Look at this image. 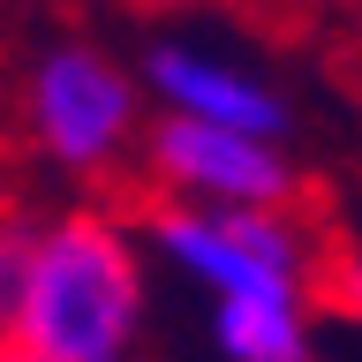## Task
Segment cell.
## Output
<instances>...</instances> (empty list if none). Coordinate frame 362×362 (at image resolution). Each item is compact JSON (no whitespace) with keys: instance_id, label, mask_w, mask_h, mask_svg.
Here are the masks:
<instances>
[{"instance_id":"cell-1","label":"cell","mask_w":362,"mask_h":362,"mask_svg":"<svg viewBox=\"0 0 362 362\" xmlns=\"http://www.w3.org/2000/svg\"><path fill=\"white\" fill-rule=\"evenodd\" d=\"M144 317L151 279L136 257V219L121 204H68L38 219L8 347L38 362H136Z\"/></svg>"},{"instance_id":"cell-2","label":"cell","mask_w":362,"mask_h":362,"mask_svg":"<svg viewBox=\"0 0 362 362\" xmlns=\"http://www.w3.org/2000/svg\"><path fill=\"white\" fill-rule=\"evenodd\" d=\"M136 234L211 302H242V294H310L325 302V242L317 226L294 211H204V204H144Z\"/></svg>"},{"instance_id":"cell-3","label":"cell","mask_w":362,"mask_h":362,"mask_svg":"<svg viewBox=\"0 0 362 362\" xmlns=\"http://www.w3.org/2000/svg\"><path fill=\"white\" fill-rule=\"evenodd\" d=\"M23 129L45 166L106 189L144 151V83L98 45H53L23 83Z\"/></svg>"},{"instance_id":"cell-4","label":"cell","mask_w":362,"mask_h":362,"mask_svg":"<svg viewBox=\"0 0 362 362\" xmlns=\"http://www.w3.org/2000/svg\"><path fill=\"white\" fill-rule=\"evenodd\" d=\"M136 174L158 204H204V211H294L302 204V174L287 144L174 121V113H158L144 129Z\"/></svg>"},{"instance_id":"cell-5","label":"cell","mask_w":362,"mask_h":362,"mask_svg":"<svg viewBox=\"0 0 362 362\" xmlns=\"http://www.w3.org/2000/svg\"><path fill=\"white\" fill-rule=\"evenodd\" d=\"M136 83L158 98V113L174 121H204V129H234V136H272L287 144V90L257 76L249 61L234 53H211V45H189V38H158L144 53V76Z\"/></svg>"},{"instance_id":"cell-6","label":"cell","mask_w":362,"mask_h":362,"mask_svg":"<svg viewBox=\"0 0 362 362\" xmlns=\"http://www.w3.org/2000/svg\"><path fill=\"white\" fill-rule=\"evenodd\" d=\"M219 362H317V302L310 294H242L211 302Z\"/></svg>"},{"instance_id":"cell-7","label":"cell","mask_w":362,"mask_h":362,"mask_svg":"<svg viewBox=\"0 0 362 362\" xmlns=\"http://www.w3.org/2000/svg\"><path fill=\"white\" fill-rule=\"evenodd\" d=\"M325 302H332L347 325H362V249H339V257H325Z\"/></svg>"},{"instance_id":"cell-8","label":"cell","mask_w":362,"mask_h":362,"mask_svg":"<svg viewBox=\"0 0 362 362\" xmlns=\"http://www.w3.org/2000/svg\"><path fill=\"white\" fill-rule=\"evenodd\" d=\"M0 362H38V355H23V347H0Z\"/></svg>"}]
</instances>
